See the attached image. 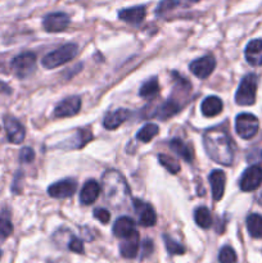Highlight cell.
Masks as SVG:
<instances>
[{"instance_id": "obj_1", "label": "cell", "mask_w": 262, "mask_h": 263, "mask_svg": "<svg viewBox=\"0 0 262 263\" xmlns=\"http://www.w3.org/2000/svg\"><path fill=\"white\" fill-rule=\"evenodd\" d=\"M203 145L205 153L216 163L230 166L234 161V146L225 130L220 127L208 128L203 134Z\"/></svg>"}, {"instance_id": "obj_2", "label": "cell", "mask_w": 262, "mask_h": 263, "mask_svg": "<svg viewBox=\"0 0 262 263\" xmlns=\"http://www.w3.org/2000/svg\"><path fill=\"white\" fill-rule=\"evenodd\" d=\"M102 189L108 204L123 208L130 200V189L125 177L115 170H109L102 177Z\"/></svg>"}, {"instance_id": "obj_3", "label": "cell", "mask_w": 262, "mask_h": 263, "mask_svg": "<svg viewBox=\"0 0 262 263\" xmlns=\"http://www.w3.org/2000/svg\"><path fill=\"white\" fill-rule=\"evenodd\" d=\"M77 51H79V48H77L76 44H66V45L61 46L57 50L46 54L43 58V61H41V64L45 68L54 69L57 67H61L63 64H66L71 59H73L76 57Z\"/></svg>"}, {"instance_id": "obj_4", "label": "cell", "mask_w": 262, "mask_h": 263, "mask_svg": "<svg viewBox=\"0 0 262 263\" xmlns=\"http://www.w3.org/2000/svg\"><path fill=\"white\" fill-rule=\"evenodd\" d=\"M258 77L254 73H249L241 80L235 94V102L238 105H252L256 102Z\"/></svg>"}, {"instance_id": "obj_5", "label": "cell", "mask_w": 262, "mask_h": 263, "mask_svg": "<svg viewBox=\"0 0 262 263\" xmlns=\"http://www.w3.org/2000/svg\"><path fill=\"white\" fill-rule=\"evenodd\" d=\"M258 128L259 122L256 116L251 115V113H240L236 116L235 130L241 139L249 140V139L254 138L258 133Z\"/></svg>"}, {"instance_id": "obj_6", "label": "cell", "mask_w": 262, "mask_h": 263, "mask_svg": "<svg viewBox=\"0 0 262 263\" xmlns=\"http://www.w3.org/2000/svg\"><path fill=\"white\" fill-rule=\"evenodd\" d=\"M12 71L20 79H27L36 69V55L33 53H22L12 61Z\"/></svg>"}, {"instance_id": "obj_7", "label": "cell", "mask_w": 262, "mask_h": 263, "mask_svg": "<svg viewBox=\"0 0 262 263\" xmlns=\"http://www.w3.org/2000/svg\"><path fill=\"white\" fill-rule=\"evenodd\" d=\"M262 184V168L259 166H251L243 172L239 186L243 192H254Z\"/></svg>"}, {"instance_id": "obj_8", "label": "cell", "mask_w": 262, "mask_h": 263, "mask_svg": "<svg viewBox=\"0 0 262 263\" xmlns=\"http://www.w3.org/2000/svg\"><path fill=\"white\" fill-rule=\"evenodd\" d=\"M216 68V59L211 55L202 57V58H198L195 61H193L189 64V69L192 71V73L194 74L198 79H207L212 74L213 69Z\"/></svg>"}, {"instance_id": "obj_9", "label": "cell", "mask_w": 262, "mask_h": 263, "mask_svg": "<svg viewBox=\"0 0 262 263\" xmlns=\"http://www.w3.org/2000/svg\"><path fill=\"white\" fill-rule=\"evenodd\" d=\"M77 182L72 179H64L61 181L54 182L48 187V194L55 199H64L69 198L76 193Z\"/></svg>"}, {"instance_id": "obj_10", "label": "cell", "mask_w": 262, "mask_h": 263, "mask_svg": "<svg viewBox=\"0 0 262 263\" xmlns=\"http://www.w3.org/2000/svg\"><path fill=\"white\" fill-rule=\"evenodd\" d=\"M134 207L139 217V223L144 228H151L157 222V215L154 208L149 203L143 202L140 199H134Z\"/></svg>"}, {"instance_id": "obj_11", "label": "cell", "mask_w": 262, "mask_h": 263, "mask_svg": "<svg viewBox=\"0 0 262 263\" xmlns=\"http://www.w3.org/2000/svg\"><path fill=\"white\" fill-rule=\"evenodd\" d=\"M81 108V99L80 97H69L62 100L54 109V117L66 118L77 115Z\"/></svg>"}, {"instance_id": "obj_12", "label": "cell", "mask_w": 262, "mask_h": 263, "mask_svg": "<svg viewBox=\"0 0 262 263\" xmlns=\"http://www.w3.org/2000/svg\"><path fill=\"white\" fill-rule=\"evenodd\" d=\"M69 25V17L66 13L55 12L45 15L43 21V26L48 32H61L66 30Z\"/></svg>"}, {"instance_id": "obj_13", "label": "cell", "mask_w": 262, "mask_h": 263, "mask_svg": "<svg viewBox=\"0 0 262 263\" xmlns=\"http://www.w3.org/2000/svg\"><path fill=\"white\" fill-rule=\"evenodd\" d=\"M4 127L5 131H7V138L10 143L21 144L25 140L26 131L20 121L13 117H5Z\"/></svg>"}, {"instance_id": "obj_14", "label": "cell", "mask_w": 262, "mask_h": 263, "mask_svg": "<svg viewBox=\"0 0 262 263\" xmlns=\"http://www.w3.org/2000/svg\"><path fill=\"white\" fill-rule=\"evenodd\" d=\"M208 179H210L213 200L218 202V200L222 199L223 193H225V174H223V171H221V170H213L210 174V177H208Z\"/></svg>"}, {"instance_id": "obj_15", "label": "cell", "mask_w": 262, "mask_h": 263, "mask_svg": "<svg viewBox=\"0 0 262 263\" xmlns=\"http://www.w3.org/2000/svg\"><path fill=\"white\" fill-rule=\"evenodd\" d=\"M247 62L253 67L262 66V40L261 39H254L249 41L244 50Z\"/></svg>"}, {"instance_id": "obj_16", "label": "cell", "mask_w": 262, "mask_h": 263, "mask_svg": "<svg viewBox=\"0 0 262 263\" xmlns=\"http://www.w3.org/2000/svg\"><path fill=\"white\" fill-rule=\"evenodd\" d=\"M146 14L145 7L143 5H138V7L126 8L118 12V18L123 22H127L130 25H140L144 21Z\"/></svg>"}, {"instance_id": "obj_17", "label": "cell", "mask_w": 262, "mask_h": 263, "mask_svg": "<svg viewBox=\"0 0 262 263\" xmlns=\"http://www.w3.org/2000/svg\"><path fill=\"white\" fill-rule=\"evenodd\" d=\"M139 244H140L139 233L134 231L127 238H123V241L120 246L121 256L125 258H135L139 252Z\"/></svg>"}, {"instance_id": "obj_18", "label": "cell", "mask_w": 262, "mask_h": 263, "mask_svg": "<svg viewBox=\"0 0 262 263\" xmlns=\"http://www.w3.org/2000/svg\"><path fill=\"white\" fill-rule=\"evenodd\" d=\"M100 194V185L95 180H87L80 193V202L84 205L92 204Z\"/></svg>"}, {"instance_id": "obj_19", "label": "cell", "mask_w": 262, "mask_h": 263, "mask_svg": "<svg viewBox=\"0 0 262 263\" xmlns=\"http://www.w3.org/2000/svg\"><path fill=\"white\" fill-rule=\"evenodd\" d=\"M136 231L135 229V222H134L133 218L127 217V216H123V217H120L113 225V234L117 238H127L128 235Z\"/></svg>"}, {"instance_id": "obj_20", "label": "cell", "mask_w": 262, "mask_h": 263, "mask_svg": "<svg viewBox=\"0 0 262 263\" xmlns=\"http://www.w3.org/2000/svg\"><path fill=\"white\" fill-rule=\"evenodd\" d=\"M223 109L222 100L218 97H207L200 104V110L205 117H215Z\"/></svg>"}, {"instance_id": "obj_21", "label": "cell", "mask_w": 262, "mask_h": 263, "mask_svg": "<svg viewBox=\"0 0 262 263\" xmlns=\"http://www.w3.org/2000/svg\"><path fill=\"white\" fill-rule=\"evenodd\" d=\"M130 117V112L127 109H116L115 112H109L103 120V126L108 130H115L118 126L122 125Z\"/></svg>"}, {"instance_id": "obj_22", "label": "cell", "mask_w": 262, "mask_h": 263, "mask_svg": "<svg viewBox=\"0 0 262 263\" xmlns=\"http://www.w3.org/2000/svg\"><path fill=\"white\" fill-rule=\"evenodd\" d=\"M247 229L252 238H262V216L258 213H252L247 217Z\"/></svg>"}, {"instance_id": "obj_23", "label": "cell", "mask_w": 262, "mask_h": 263, "mask_svg": "<svg viewBox=\"0 0 262 263\" xmlns=\"http://www.w3.org/2000/svg\"><path fill=\"white\" fill-rule=\"evenodd\" d=\"M180 104L174 99H169L162 104V107L159 108V110L157 112V117L161 118V120L166 121L169 118L174 117L175 115L180 112Z\"/></svg>"}, {"instance_id": "obj_24", "label": "cell", "mask_w": 262, "mask_h": 263, "mask_svg": "<svg viewBox=\"0 0 262 263\" xmlns=\"http://www.w3.org/2000/svg\"><path fill=\"white\" fill-rule=\"evenodd\" d=\"M170 148L177 154V156L181 157L182 159H185L186 162H192L193 159V152L189 148V145L184 143L181 139H172L170 141Z\"/></svg>"}, {"instance_id": "obj_25", "label": "cell", "mask_w": 262, "mask_h": 263, "mask_svg": "<svg viewBox=\"0 0 262 263\" xmlns=\"http://www.w3.org/2000/svg\"><path fill=\"white\" fill-rule=\"evenodd\" d=\"M194 220L199 228L210 229L212 226V216H211L210 210L207 207H199L194 212Z\"/></svg>"}, {"instance_id": "obj_26", "label": "cell", "mask_w": 262, "mask_h": 263, "mask_svg": "<svg viewBox=\"0 0 262 263\" xmlns=\"http://www.w3.org/2000/svg\"><path fill=\"white\" fill-rule=\"evenodd\" d=\"M158 126L156 123H146L145 126L140 128L136 134V139L141 143H149L153 138H156L158 135Z\"/></svg>"}, {"instance_id": "obj_27", "label": "cell", "mask_w": 262, "mask_h": 263, "mask_svg": "<svg viewBox=\"0 0 262 263\" xmlns=\"http://www.w3.org/2000/svg\"><path fill=\"white\" fill-rule=\"evenodd\" d=\"M158 92H159V84H158V80H157L156 77L149 79L148 81L144 82V84L141 85L140 90H139V95L143 98H153L156 97Z\"/></svg>"}, {"instance_id": "obj_28", "label": "cell", "mask_w": 262, "mask_h": 263, "mask_svg": "<svg viewBox=\"0 0 262 263\" xmlns=\"http://www.w3.org/2000/svg\"><path fill=\"white\" fill-rule=\"evenodd\" d=\"M158 161L170 174H177L180 171V164L176 159H174L172 157L167 156V154H159Z\"/></svg>"}, {"instance_id": "obj_29", "label": "cell", "mask_w": 262, "mask_h": 263, "mask_svg": "<svg viewBox=\"0 0 262 263\" xmlns=\"http://www.w3.org/2000/svg\"><path fill=\"white\" fill-rule=\"evenodd\" d=\"M218 261L220 263H238L235 251L229 246L221 248L220 254H218Z\"/></svg>"}, {"instance_id": "obj_30", "label": "cell", "mask_w": 262, "mask_h": 263, "mask_svg": "<svg viewBox=\"0 0 262 263\" xmlns=\"http://www.w3.org/2000/svg\"><path fill=\"white\" fill-rule=\"evenodd\" d=\"M164 244H166V249L170 254H184L185 248L181 246V244L177 243L176 240H174L172 238H170L169 235L163 236Z\"/></svg>"}, {"instance_id": "obj_31", "label": "cell", "mask_w": 262, "mask_h": 263, "mask_svg": "<svg viewBox=\"0 0 262 263\" xmlns=\"http://www.w3.org/2000/svg\"><path fill=\"white\" fill-rule=\"evenodd\" d=\"M13 233V225L8 217H0V238L5 239Z\"/></svg>"}, {"instance_id": "obj_32", "label": "cell", "mask_w": 262, "mask_h": 263, "mask_svg": "<svg viewBox=\"0 0 262 263\" xmlns=\"http://www.w3.org/2000/svg\"><path fill=\"white\" fill-rule=\"evenodd\" d=\"M177 4H179V2H177V0H162V2L158 4V7H157L156 13L158 15L164 14V13H167V12H170V10L174 9Z\"/></svg>"}, {"instance_id": "obj_33", "label": "cell", "mask_w": 262, "mask_h": 263, "mask_svg": "<svg viewBox=\"0 0 262 263\" xmlns=\"http://www.w3.org/2000/svg\"><path fill=\"white\" fill-rule=\"evenodd\" d=\"M94 217L102 223L107 225L110 220V213L109 211L104 210V208H97V210H94Z\"/></svg>"}, {"instance_id": "obj_34", "label": "cell", "mask_w": 262, "mask_h": 263, "mask_svg": "<svg viewBox=\"0 0 262 263\" xmlns=\"http://www.w3.org/2000/svg\"><path fill=\"white\" fill-rule=\"evenodd\" d=\"M20 159L22 163H31L35 159V152L31 148H23L20 153Z\"/></svg>"}, {"instance_id": "obj_35", "label": "cell", "mask_w": 262, "mask_h": 263, "mask_svg": "<svg viewBox=\"0 0 262 263\" xmlns=\"http://www.w3.org/2000/svg\"><path fill=\"white\" fill-rule=\"evenodd\" d=\"M68 248L74 253H84V244L79 238H72L68 243Z\"/></svg>"}, {"instance_id": "obj_36", "label": "cell", "mask_w": 262, "mask_h": 263, "mask_svg": "<svg viewBox=\"0 0 262 263\" xmlns=\"http://www.w3.org/2000/svg\"><path fill=\"white\" fill-rule=\"evenodd\" d=\"M143 248H144V252H145V254L151 253V252L153 251V243H152L151 240H145L143 243Z\"/></svg>"}, {"instance_id": "obj_37", "label": "cell", "mask_w": 262, "mask_h": 263, "mask_svg": "<svg viewBox=\"0 0 262 263\" xmlns=\"http://www.w3.org/2000/svg\"><path fill=\"white\" fill-rule=\"evenodd\" d=\"M190 2H193V3H197V2H199V0H190Z\"/></svg>"}, {"instance_id": "obj_38", "label": "cell", "mask_w": 262, "mask_h": 263, "mask_svg": "<svg viewBox=\"0 0 262 263\" xmlns=\"http://www.w3.org/2000/svg\"><path fill=\"white\" fill-rule=\"evenodd\" d=\"M0 258H2V251H0Z\"/></svg>"}]
</instances>
